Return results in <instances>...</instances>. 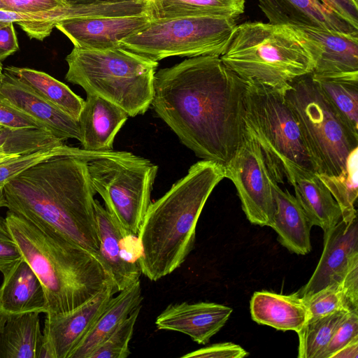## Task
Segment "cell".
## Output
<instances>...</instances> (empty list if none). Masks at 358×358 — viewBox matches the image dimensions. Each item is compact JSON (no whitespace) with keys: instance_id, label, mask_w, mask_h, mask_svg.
Returning a JSON list of instances; mask_svg holds the SVG:
<instances>
[{"instance_id":"cell-3","label":"cell","mask_w":358,"mask_h":358,"mask_svg":"<svg viewBox=\"0 0 358 358\" xmlns=\"http://www.w3.org/2000/svg\"><path fill=\"white\" fill-rule=\"evenodd\" d=\"M225 178L223 164L201 160L161 198L151 203L138 234L141 274L157 281L179 268L192 249L201 211Z\"/></svg>"},{"instance_id":"cell-6","label":"cell","mask_w":358,"mask_h":358,"mask_svg":"<svg viewBox=\"0 0 358 358\" xmlns=\"http://www.w3.org/2000/svg\"><path fill=\"white\" fill-rule=\"evenodd\" d=\"M65 79L87 94L101 96L122 108L129 116L144 114L152 104L155 62L123 48H73L66 57Z\"/></svg>"},{"instance_id":"cell-51","label":"cell","mask_w":358,"mask_h":358,"mask_svg":"<svg viewBox=\"0 0 358 358\" xmlns=\"http://www.w3.org/2000/svg\"><path fill=\"white\" fill-rule=\"evenodd\" d=\"M0 9H4L5 10V6L3 3V2L1 1V0H0Z\"/></svg>"},{"instance_id":"cell-26","label":"cell","mask_w":358,"mask_h":358,"mask_svg":"<svg viewBox=\"0 0 358 358\" xmlns=\"http://www.w3.org/2000/svg\"><path fill=\"white\" fill-rule=\"evenodd\" d=\"M39 313L10 315L0 334V358H42Z\"/></svg>"},{"instance_id":"cell-49","label":"cell","mask_w":358,"mask_h":358,"mask_svg":"<svg viewBox=\"0 0 358 358\" xmlns=\"http://www.w3.org/2000/svg\"><path fill=\"white\" fill-rule=\"evenodd\" d=\"M7 315L0 313V334L4 327L5 323L8 319Z\"/></svg>"},{"instance_id":"cell-52","label":"cell","mask_w":358,"mask_h":358,"mask_svg":"<svg viewBox=\"0 0 358 358\" xmlns=\"http://www.w3.org/2000/svg\"><path fill=\"white\" fill-rule=\"evenodd\" d=\"M9 23H10V22H9ZM7 24H8V23H7V22H0V28H1V27H3V26H5V25H6Z\"/></svg>"},{"instance_id":"cell-37","label":"cell","mask_w":358,"mask_h":358,"mask_svg":"<svg viewBox=\"0 0 358 358\" xmlns=\"http://www.w3.org/2000/svg\"><path fill=\"white\" fill-rule=\"evenodd\" d=\"M302 299L307 309L308 320L323 317L340 310L350 311L341 281Z\"/></svg>"},{"instance_id":"cell-2","label":"cell","mask_w":358,"mask_h":358,"mask_svg":"<svg viewBox=\"0 0 358 358\" xmlns=\"http://www.w3.org/2000/svg\"><path fill=\"white\" fill-rule=\"evenodd\" d=\"M89 162L60 156L24 171L3 183L6 208L99 255Z\"/></svg>"},{"instance_id":"cell-40","label":"cell","mask_w":358,"mask_h":358,"mask_svg":"<svg viewBox=\"0 0 358 358\" xmlns=\"http://www.w3.org/2000/svg\"><path fill=\"white\" fill-rule=\"evenodd\" d=\"M0 125L13 130L26 129H46L34 118L4 102L1 99Z\"/></svg>"},{"instance_id":"cell-46","label":"cell","mask_w":358,"mask_h":358,"mask_svg":"<svg viewBox=\"0 0 358 358\" xmlns=\"http://www.w3.org/2000/svg\"><path fill=\"white\" fill-rule=\"evenodd\" d=\"M358 337L335 352L331 358H357Z\"/></svg>"},{"instance_id":"cell-12","label":"cell","mask_w":358,"mask_h":358,"mask_svg":"<svg viewBox=\"0 0 358 358\" xmlns=\"http://www.w3.org/2000/svg\"><path fill=\"white\" fill-rule=\"evenodd\" d=\"M117 290L110 283L92 299L69 312L47 315L42 358H69Z\"/></svg>"},{"instance_id":"cell-17","label":"cell","mask_w":358,"mask_h":358,"mask_svg":"<svg viewBox=\"0 0 358 358\" xmlns=\"http://www.w3.org/2000/svg\"><path fill=\"white\" fill-rule=\"evenodd\" d=\"M233 309L213 302L169 304L156 318L158 329L189 336L198 344H206L229 320Z\"/></svg>"},{"instance_id":"cell-20","label":"cell","mask_w":358,"mask_h":358,"mask_svg":"<svg viewBox=\"0 0 358 358\" xmlns=\"http://www.w3.org/2000/svg\"><path fill=\"white\" fill-rule=\"evenodd\" d=\"M128 114L112 102L94 94H87L78 123L83 149L92 152L113 150L115 137Z\"/></svg>"},{"instance_id":"cell-29","label":"cell","mask_w":358,"mask_h":358,"mask_svg":"<svg viewBox=\"0 0 358 358\" xmlns=\"http://www.w3.org/2000/svg\"><path fill=\"white\" fill-rule=\"evenodd\" d=\"M245 0H148L151 20L175 17L227 15L238 18L245 10Z\"/></svg>"},{"instance_id":"cell-28","label":"cell","mask_w":358,"mask_h":358,"mask_svg":"<svg viewBox=\"0 0 358 358\" xmlns=\"http://www.w3.org/2000/svg\"><path fill=\"white\" fill-rule=\"evenodd\" d=\"M311 76L327 101L358 134V71L332 75L311 73Z\"/></svg>"},{"instance_id":"cell-4","label":"cell","mask_w":358,"mask_h":358,"mask_svg":"<svg viewBox=\"0 0 358 358\" xmlns=\"http://www.w3.org/2000/svg\"><path fill=\"white\" fill-rule=\"evenodd\" d=\"M6 220L23 259L42 284L47 315L76 309L113 283L99 255L9 210Z\"/></svg>"},{"instance_id":"cell-25","label":"cell","mask_w":358,"mask_h":358,"mask_svg":"<svg viewBox=\"0 0 358 358\" xmlns=\"http://www.w3.org/2000/svg\"><path fill=\"white\" fill-rule=\"evenodd\" d=\"M140 280L113 296L90 330L73 350L69 358H89L133 310L142 303Z\"/></svg>"},{"instance_id":"cell-13","label":"cell","mask_w":358,"mask_h":358,"mask_svg":"<svg viewBox=\"0 0 358 358\" xmlns=\"http://www.w3.org/2000/svg\"><path fill=\"white\" fill-rule=\"evenodd\" d=\"M289 26L313 59V73L358 71V31L345 33L310 26Z\"/></svg>"},{"instance_id":"cell-32","label":"cell","mask_w":358,"mask_h":358,"mask_svg":"<svg viewBox=\"0 0 358 358\" xmlns=\"http://www.w3.org/2000/svg\"><path fill=\"white\" fill-rule=\"evenodd\" d=\"M104 152L87 151L83 148L69 146L64 143L38 150L0 164V183H4L31 166L56 157L75 156L91 161Z\"/></svg>"},{"instance_id":"cell-19","label":"cell","mask_w":358,"mask_h":358,"mask_svg":"<svg viewBox=\"0 0 358 358\" xmlns=\"http://www.w3.org/2000/svg\"><path fill=\"white\" fill-rule=\"evenodd\" d=\"M95 216L99 238V255L110 273L117 292L139 280L138 261L127 257L123 247L127 235L115 218L94 200Z\"/></svg>"},{"instance_id":"cell-21","label":"cell","mask_w":358,"mask_h":358,"mask_svg":"<svg viewBox=\"0 0 358 358\" xmlns=\"http://www.w3.org/2000/svg\"><path fill=\"white\" fill-rule=\"evenodd\" d=\"M258 5L272 24L310 26L345 33L358 31L320 0H258Z\"/></svg>"},{"instance_id":"cell-27","label":"cell","mask_w":358,"mask_h":358,"mask_svg":"<svg viewBox=\"0 0 358 358\" xmlns=\"http://www.w3.org/2000/svg\"><path fill=\"white\" fill-rule=\"evenodd\" d=\"M4 70L46 101L78 121L85 100L66 85L45 72L29 68L7 66Z\"/></svg>"},{"instance_id":"cell-38","label":"cell","mask_w":358,"mask_h":358,"mask_svg":"<svg viewBox=\"0 0 358 358\" xmlns=\"http://www.w3.org/2000/svg\"><path fill=\"white\" fill-rule=\"evenodd\" d=\"M22 261V255L12 236L6 217L0 215V272L3 279L8 277Z\"/></svg>"},{"instance_id":"cell-34","label":"cell","mask_w":358,"mask_h":358,"mask_svg":"<svg viewBox=\"0 0 358 358\" xmlns=\"http://www.w3.org/2000/svg\"><path fill=\"white\" fill-rule=\"evenodd\" d=\"M64 143L50 131L43 129L13 130L0 125V148L17 155L31 153L38 150Z\"/></svg>"},{"instance_id":"cell-53","label":"cell","mask_w":358,"mask_h":358,"mask_svg":"<svg viewBox=\"0 0 358 358\" xmlns=\"http://www.w3.org/2000/svg\"><path fill=\"white\" fill-rule=\"evenodd\" d=\"M356 5H358V0H352Z\"/></svg>"},{"instance_id":"cell-24","label":"cell","mask_w":358,"mask_h":358,"mask_svg":"<svg viewBox=\"0 0 358 358\" xmlns=\"http://www.w3.org/2000/svg\"><path fill=\"white\" fill-rule=\"evenodd\" d=\"M275 213L272 227L279 243L289 252L304 255L311 250L310 229L313 225L294 195L287 189L273 185Z\"/></svg>"},{"instance_id":"cell-39","label":"cell","mask_w":358,"mask_h":358,"mask_svg":"<svg viewBox=\"0 0 358 358\" xmlns=\"http://www.w3.org/2000/svg\"><path fill=\"white\" fill-rule=\"evenodd\" d=\"M358 337V310L349 311L336 327L321 358L332 355Z\"/></svg>"},{"instance_id":"cell-16","label":"cell","mask_w":358,"mask_h":358,"mask_svg":"<svg viewBox=\"0 0 358 358\" xmlns=\"http://www.w3.org/2000/svg\"><path fill=\"white\" fill-rule=\"evenodd\" d=\"M0 99L34 118L58 138L80 142L78 121L46 101L5 70L0 78Z\"/></svg>"},{"instance_id":"cell-11","label":"cell","mask_w":358,"mask_h":358,"mask_svg":"<svg viewBox=\"0 0 358 358\" xmlns=\"http://www.w3.org/2000/svg\"><path fill=\"white\" fill-rule=\"evenodd\" d=\"M225 178L235 185L242 209L253 224L271 227L275 213L273 178L259 145L245 123L241 143L224 165Z\"/></svg>"},{"instance_id":"cell-43","label":"cell","mask_w":358,"mask_h":358,"mask_svg":"<svg viewBox=\"0 0 358 358\" xmlns=\"http://www.w3.org/2000/svg\"><path fill=\"white\" fill-rule=\"evenodd\" d=\"M328 9L358 29V5L352 0H320Z\"/></svg>"},{"instance_id":"cell-42","label":"cell","mask_w":358,"mask_h":358,"mask_svg":"<svg viewBox=\"0 0 358 358\" xmlns=\"http://www.w3.org/2000/svg\"><path fill=\"white\" fill-rule=\"evenodd\" d=\"M5 10L18 13H37L65 8V0H1Z\"/></svg>"},{"instance_id":"cell-10","label":"cell","mask_w":358,"mask_h":358,"mask_svg":"<svg viewBox=\"0 0 358 358\" xmlns=\"http://www.w3.org/2000/svg\"><path fill=\"white\" fill-rule=\"evenodd\" d=\"M227 15H202L151 20L120 45L155 62L173 57H220L237 26Z\"/></svg>"},{"instance_id":"cell-7","label":"cell","mask_w":358,"mask_h":358,"mask_svg":"<svg viewBox=\"0 0 358 358\" xmlns=\"http://www.w3.org/2000/svg\"><path fill=\"white\" fill-rule=\"evenodd\" d=\"M245 123L255 135L268 169L277 183H283L282 162L289 160L315 172L313 160L298 118L284 87L272 89L247 82Z\"/></svg>"},{"instance_id":"cell-50","label":"cell","mask_w":358,"mask_h":358,"mask_svg":"<svg viewBox=\"0 0 358 358\" xmlns=\"http://www.w3.org/2000/svg\"><path fill=\"white\" fill-rule=\"evenodd\" d=\"M2 73H3V66H2L1 62L0 61V78L2 75Z\"/></svg>"},{"instance_id":"cell-22","label":"cell","mask_w":358,"mask_h":358,"mask_svg":"<svg viewBox=\"0 0 358 358\" xmlns=\"http://www.w3.org/2000/svg\"><path fill=\"white\" fill-rule=\"evenodd\" d=\"M48 313L41 281L23 259L0 287V313L7 315Z\"/></svg>"},{"instance_id":"cell-14","label":"cell","mask_w":358,"mask_h":358,"mask_svg":"<svg viewBox=\"0 0 358 358\" xmlns=\"http://www.w3.org/2000/svg\"><path fill=\"white\" fill-rule=\"evenodd\" d=\"M323 241L322 253L315 270L308 282L294 292L301 298L340 282L358 264L357 218L349 222L340 220L323 235Z\"/></svg>"},{"instance_id":"cell-33","label":"cell","mask_w":358,"mask_h":358,"mask_svg":"<svg viewBox=\"0 0 358 358\" xmlns=\"http://www.w3.org/2000/svg\"><path fill=\"white\" fill-rule=\"evenodd\" d=\"M71 18L69 6L43 13H18L0 9V22L17 24L31 39L43 41L57 23Z\"/></svg>"},{"instance_id":"cell-47","label":"cell","mask_w":358,"mask_h":358,"mask_svg":"<svg viewBox=\"0 0 358 358\" xmlns=\"http://www.w3.org/2000/svg\"><path fill=\"white\" fill-rule=\"evenodd\" d=\"M22 155L13 154L3 148H0V164L12 159L16 158Z\"/></svg>"},{"instance_id":"cell-23","label":"cell","mask_w":358,"mask_h":358,"mask_svg":"<svg viewBox=\"0 0 358 358\" xmlns=\"http://www.w3.org/2000/svg\"><path fill=\"white\" fill-rule=\"evenodd\" d=\"M250 308L255 322L282 331L297 333L308 320L304 301L294 293L285 295L268 291L255 292Z\"/></svg>"},{"instance_id":"cell-5","label":"cell","mask_w":358,"mask_h":358,"mask_svg":"<svg viewBox=\"0 0 358 358\" xmlns=\"http://www.w3.org/2000/svg\"><path fill=\"white\" fill-rule=\"evenodd\" d=\"M220 58L245 81L275 90L314 69L311 56L291 27L270 22L237 25Z\"/></svg>"},{"instance_id":"cell-48","label":"cell","mask_w":358,"mask_h":358,"mask_svg":"<svg viewBox=\"0 0 358 358\" xmlns=\"http://www.w3.org/2000/svg\"><path fill=\"white\" fill-rule=\"evenodd\" d=\"M7 203L4 194L3 183H0V208L6 207Z\"/></svg>"},{"instance_id":"cell-44","label":"cell","mask_w":358,"mask_h":358,"mask_svg":"<svg viewBox=\"0 0 358 358\" xmlns=\"http://www.w3.org/2000/svg\"><path fill=\"white\" fill-rule=\"evenodd\" d=\"M341 282L350 311L358 310V264L348 271Z\"/></svg>"},{"instance_id":"cell-30","label":"cell","mask_w":358,"mask_h":358,"mask_svg":"<svg viewBox=\"0 0 358 358\" xmlns=\"http://www.w3.org/2000/svg\"><path fill=\"white\" fill-rule=\"evenodd\" d=\"M318 176L340 207L342 220L349 222L357 218L355 205L358 196V147L350 153L345 168L338 175L318 173Z\"/></svg>"},{"instance_id":"cell-9","label":"cell","mask_w":358,"mask_h":358,"mask_svg":"<svg viewBox=\"0 0 358 358\" xmlns=\"http://www.w3.org/2000/svg\"><path fill=\"white\" fill-rule=\"evenodd\" d=\"M157 170L149 159L124 151H108L88 162L94 189L127 235L138 234Z\"/></svg>"},{"instance_id":"cell-8","label":"cell","mask_w":358,"mask_h":358,"mask_svg":"<svg viewBox=\"0 0 358 358\" xmlns=\"http://www.w3.org/2000/svg\"><path fill=\"white\" fill-rule=\"evenodd\" d=\"M313 160L315 172L337 176L350 153L358 147L355 134L322 94L311 73L284 87Z\"/></svg>"},{"instance_id":"cell-18","label":"cell","mask_w":358,"mask_h":358,"mask_svg":"<svg viewBox=\"0 0 358 358\" xmlns=\"http://www.w3.org/2000/svg\"><path fill=\"white\" fill-rule=\"evenodd\" d=\"M282 169L311 224L320 227L324 234L329 232L342 220V213L318 173L289 160L282 162Z\"/></svg>"},{"instance_id":"cell-45","label":"cell","mask_w":358,"mask_h":358,"mask_svg":"<svg viewBox=\"0 0 358 358\" xmlns=\"http://www.w3.org/2000/svg\"><path fill=\"white\" fill-rule=\"evenodd\" d=\"M19 50V45L13 23L10 22L0 28V61Z\"/></svg>"},{"instance_id":"cell-1","label":"cell","mask_w":358,"mask_h":358,"mask_svg":"<svg viewBox=\"0 0 358 358\" xmlns=\"http://www.w3.org/2000/svg\"><path fill=\"white\" fill-rule=\"evenodd\" d=\"M246 85L219 57H189L155 72L151 105L198 157L224 166L245 130Z\"/></svg>"},{"instance_id":"cell-41","label":"cell","mask_w":358,"mask_h":358,"mask_svg":"<svg viewBox=\"0 0 358 358\" xmlns=\"http://www.w3.org/2000/svg\"><path fill=\"white\" fill-rule=\"evenodd\" d=\"M249 353L241 346L231 343H215L182 355V358H243Z\"/></svg>"},{"instance_id":"cell-31","label":"cell","mask_w":358,"mask_h":358,"mask_svg":"<svg viewBox=\"0 0 358 358\" xmlns=\"http://www.w3.org/2000/svg\"><path fill=\"white\" fill-rule=\"evenodd\" d=\"M349 311L340 310L318 318L307 320L297 332L299 358H321L336 327Z\"/></svg>"},{"instance_id":"cell-36","label":"cell","mask_w":358,"mask_h":358,"mask_svg":"<svg viewBox=\"0 0 358 358\" xmlns=\"http://www.w3.org/2000/svg\"><path fill=\"white\" fill-rule=\"evenodd\" d=\"M142 308L136 307L110 335L90 355L89 358H126L131 355L129 344Z\"/></svg>"},{"instance_id":"cell-35","label":"cell","mask_w":358,"mask_h":358,"mask_svg":"<svg viewBox=\"0 0 358 358\" xmlns=\"http://www.w3.org/2000/svg\"><path fill=\"white\" fill-rule=\"evenodd\" d=\"M139 1L148 0H65L75 8L78 17H122L138 15L142 11Z\"/></svg>"},{"instance_id":"cell-15","label":"cell","mask_w":358,"mask_h":358,"mask_svg":"<svg viewBox=\"0 0 358 358\" xmlns=\"http://www.w3.org/2000/svg\"><path fill=\"white\" fill-rule=\"evenodd\" d=\"M151 20L148 15L74 17L55 26L73 44L82 49H107L120 47L123 39L146 27Z\"/></svg>"}]
</instances>
